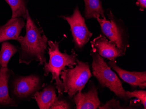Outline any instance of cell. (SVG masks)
Returning <instances> with one entry per match:
<instances>
[{"label":"cell","mask_w":146,"mask_h":109,"mask_svg":"<svg viewBox=\"0 0 146 109\" xmlns=\"http://www.w3.org/2000/svg\"><path fill=\"white\" fill-rule=\"evenodd\" d=\"M26 20L25 36H19L16 40L21 46L19 51V63L28 65L35 61L43 65L47 62L45 53L48 48V38L42 29L38 27L31 18L28 10Z\"/></svg>","instance_id":"cell-1"},{"label":"cell","mask_w":146,"mask_h":109,"mask_svg":"<svg viewBox=\"0 0 146 109\" xmlns=\"http://www.w3.org/2000/svg\"><path fill=\"white\" fill-rule=\"evenodd\" d=\"M59 43L49 40L48 41L49 62L44 65V76H47L49 73L52 74L50 83L55 80L56 88L58 91V95H63L64 93V86L62 81L60 79L61 72L67 67L72 68L77 63V56L74 50H72L71 54H68L66 51L64 53L60 52L59 49Z\"/></svg>","instance_id":"cell-2"},{"label":"cell","mask_w":146,"mask_h":109,"mask_svg":"<svg viewBox=\"0 0 146 109\" xmlns=\"http://www.w3.org/2000/svg\"><path fill=\"white\" fill-rule=\"evenodd\" d=\"M44 77L38 74L20 76L13 73L9 82V93L16 104L33 99L36 92L45 86Z\"/></svg>","instance_id":"cell-3"},{"label":"cell","mask_w":146,"mask_h":109,"mask_svg":"<svg viewBox=\"0 0 146 109\" xmlns=\"http://www.w3.org/2000/svg\"><path fill=\"white\" fill-rule=\"evenodd\" d=\"M92 57V74L103 87H107L119 98L127 101L129 98L121 81L112 71L104 59L97 53L91 50Z\"/></svg>","instance_id":"cell-4"},{"label":"cell","mask_w":146,"mask_h":109,"mask_svg":"<svg viewBox=\"0 0 146 109\" xmlns=\"http://www.w3.org/2000/svg\"><path fill=\"white\" fill-rule=\"evenodd\" d=\"M60 76L64 93H68V97L72 99L77 93L82 91L92 74L88 63L77 59L75 67L66 68Z\"/></svg>","instance_id":"cell-5"},{"label":"cell","mask_w":146,"mask_h":109,"mask_svg":"<svg viewBox=\"0 0 146 109\" xmlns=\"http://www.w3.org/2000/svg\"><path fill=\"white\" fill-rule=\"evenodd\" d=\"M107 15L110 21H107L106 19L96 18L100 25L102 33L125 54L129 44L126 40L123 29L110 10L107 11Z\"/></svg>","instance_id":"cell-6"},{"label":"cell","mask_w":146,"mask_h":109,"mask_svg":"<svg viewBox=\"0 0 146 109\" xmlns=\"http://www.w3.org/2000/svg\"><path fill=\"white\" fill-rule=\"evenodd\" d=\"M60 17L67 21L69 24L74 47L78 50H81L89 41L92 34L88 30L85 19L81 14L78 6L74 9L71 16Z\"/></svg>","instance_id":"cell-7"},{"label":"cell","mask_w":146,"mask_h":109,"mask_svg":"<svg viewBox=\"0 0 146 109\" xmlns=\"http://www.w3.org/2000/svg\"><path fill=\"white\" fill-rule=\"evenodd\" d=\"M91 44L92 52L111 61L115 62L117 57L125 55L113 43L108 40L103 35H100L95 38L91 41Z\"/></svg>","instance_id":"cell-8"},{"label":"cell","mask_w":146,"mask_h":109,"mask_svg":"<svg viewBox=\"0 0 146 109\" xmlns=\"http://www.w3.org/2000/svg\"><path fill=\"white\" fill-rule=\"evenodd\" d=\"M97 88L92 85L87 92L77 93L72 97L77 109H96L100 106Z\"/></svg>","instance_id":"cell-9"},{"label":"cell","mask_w":146,"mask_h":109,"mask_svg":"<svg viewBox=\"0 0 146 109\" xmlns=\"http://www.w3.org/2000/svg\"><path fill=\"white\" fill-rule=\"evenodd\" d=\"M107 64L111 69L114 70L124 81L127 82L132 87H139L142 89L146 88V71L130 72L127 71L119 67L116 65L115 62L111 61H110Z\"/></svg>","instance_id":"cell-10"},{"label":"cell","mask_w":146,"mask_h":109,"mask_svg":"<svg viewBox=\"0 0 146 109\" xmlns=\"http://www.w3.org/2000/svg\"><path fill=\"white\" fill-rule=\"evenodd\" d=\"M25 19L21 17L11 18L0 26V43L10 40H17L25 26Z\"/></svg>","instance_id":"cell-11"},{"label":"cell","mask_w":146,"mask_h":109,"mask_svg":"<svg viewBox=\"0 0 146 109\" xmlns=\"http://www.w3.org/2000/svg\"><path fill=\"white\" fill-rule=\"evenodd\" d=\"M13 73L11 69L0 66V107L18 106L9 93V80Z\"/></svg>","instance_id":"cell-12"},{"label":"cell","mask_w":146,"mask_h":109,"mask_svg":"<svg viewBox=\"0 0 146 109\" xmlns=\"http://www.w3.org/2000/svg\"><path fill=\"white\" fill-rule=\"evenodd\" d=\"M55 89V84H47L42 88V91L36 92L33 99L36 102L39 109H50L56 98Z\"/></svg>","instance_id":"cell-13"},{"label":"cell","mask_w":146,"mask_h":109,"mask_svg":"<svg viewBox=\"0 0 146 109\" xmlns=\"http://www.w3.org/2000/svg\"><path fill=\"white\" fill-rule=\"evenodd\" d=\"M85 4L84 17L87 19L102 18L106 19L100 0H84Z\"/></svg>","instance_id":"cell-14"},{"label":"cell","mask_w":146,"mask_h":109,"mask_svg":"<svg viewBox=\"0 0 146 109\" xmlns=\"http://www.w3.org/2000/svg\"><path fill=\"white\" fill-rule=\"evenodd\" d=\"M20 50L19 47L5 41L2 42L0 50V66L8 67L11 58Z\"/></svg>","instance_id":"cell-15"},{"label":"cell","mask_w":146,"mask_h":109,"mask_svg":"<svg viewBox=\"0 0 146 109\" xmlns=\"http://www.w3.org/2000/svg\"><path fill=\"white\" fill-rule=\"evenodd\" d=\"M10 6L12 11L11 18L22 17L26 19L27 16L25 0H5Z\"/></svg>","instance_id":"cell-16"},{"label":"cell","mask_w":146,"mask_h":109,"mask_svg":"<svg viewBox=\"0 0 146 109\" xmlns=\"http://www.w3.org/2000/svg\"><path fill=\"white\" fill-rule=\"evenodd\" d=\"M64 97V95H58L56 97L54 104L51 107L50 109H72L73 106L70 100Z\"/></svg>","instance_id":"cell-17"},{"label":"cell","mask_w":146,"mask_h":109,"mask_svg":"<svg viewBox=\"0 0 146 109\" xmlns=\"http://www.w3.org/2000/svg\"><path fill=\"white\" fill-rule=\"evenodd\" d=\"M126 94L129 99L135 97L140 100L144 109H146V91H135L129 92L126 91Z\"/></svg>","instance_id":"cell-18"},{"label":"cell","mask_w":146,"mask_h":109,"mask_svg":"<svg viewBox=\"0 0 146 109\" xmlns=\"http://www.w3.org/2000/svg\"><path fill=\"white\" fill-rule=\"evenodd\" d=\"M98 108L100 109H134L133 107H123L120 105L119 101L113 98L110 101L107 102L106 104L102 106H99Z\"/></svg>","instance_id":"cell-19"},{"label":"cell","mask_w":146,"mask_h":109,"mask_svg":"<svg viewBox=\"0 0 146 109\" xmlns=\"http://www.w3.org/2000/svg\"><path fill=\"white\" fill-rule=\"evenodd\" d=\"M136 4L140 8V10L143 11L146 8V0H137Z\"/></svg>","instance_id":"cell-20"}]
</instances>
